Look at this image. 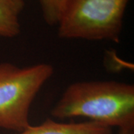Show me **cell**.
Returning a JSON list of instances; mask_svg holds the SVG:
<instances>
[{"label":"cell","instance_id":"cell-1","mask_svg":"<svg viewBox=\"0 0 134 134\" xmlns=\"http://www.w3.org/2000/svg\"><path fill=\"white\" fill-rule=\"evenodd\" d=\"M57 119L83 117L110 127H134V86L116 81L70 84L52 110Z\"/></svg>","mask_w":134,"mask_h":134},{"label":"cell","instance_id":"cell-5","mask_svg":"<svg viewBox=\"0 0 134 134\" xmlns=\"http://www.w3.org/2000/svg\"><path fill=\"white\" fill-rule=\"evenodd\" d=\"M25 0H0V37L13 38L20 33L19 16Z\"/></svg>","mask_w":134,"mask_h":134},{"label":"cell","instance_id":"cell-6","mask_svg":"<svg viewBox=\"0 0 134 134\" xmlns=\"http://www.w3.org/2000/svg\"><path fill=\"white\" fill-rule=\"evenodd\" d=\"M44 20L48 25H58L68 0H39Z\"/></svg>","mask_w":134,"mask_h":134},{"label":"cell","instance_id":"cell-2","mask_svg":"<svg viewBox=\"0 0 134 134\" xmlns=\"http://www.w3.org/2000/svg\"><path fill=\"white\" fill-rule=\"evenodd\" d=\"M53 74L48 63L23 68L0 63V128L19 133L29 127L31 106Z\"/></svg>","mask_w":134,"mask_h":134},{"label":"cell","instance_id":"cell-4","mask_svg":"<svg viewBox=\"0 0 134 134\" xmlns=\"http://www.w3.org/2000/svg\"><path fill=\"white\" fill-rule=\"evenodd\" d=\"M112 127L90 121L61 123L48 119L43 124L30 125L17 134H112Z\"/></svg>","mask_w":134,"mask_h":134},{"label":"cell","instance_id":"cell-3","mask_svg":"<svg viewBox=\"0 0 134 134\" xmlns=\"http://www.w3.org/2000/svg\"><path fill=\"white\" fill-rule=\"evenodd\" d=\"M129 0H68L58 22L63 39L119 43Z\"/></svg>","mask_w":134,"mask_h":134},{"label":"cell","instance_id":"cell-7","mask_svg":"<svg viewBox=\"0 0 134 134\" xmlns=\"http://www.w3.org/2000/svg\"><path fill=\"white\" fill-rule=\"evenodd\" d=\"M118 134H134V127L120 128Z\"/></svg>","mask_w":134,"mask_h":134}]
</instances>
